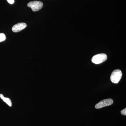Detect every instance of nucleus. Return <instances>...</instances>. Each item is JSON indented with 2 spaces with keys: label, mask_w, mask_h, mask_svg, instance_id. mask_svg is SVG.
<instances>
[{
  "label": "nucleus",
  "mask_w": 126,
  "mask_h": 126,
  "mask_svg": "<svg viewBox=\"0 0 126 126\" xmlns=\"http://www.w3.org/2000/svg\"><path fill=\"white\" fill-rule=\"evenodd\" d=\"M122 76L121 70L116 69L113 71L110 77V79L113 83L117 84L119 82Z\"/></svg>",
  "instance_id": "nucleus-1"
},
{
  "label": "nucleus",
  "mask_w": 126,
  "mask_h": 126,
  "mask_svg": "<svg viewBox=\"0 0 126 126\" xmlns=\"http://www.w3.org/2000/svg\"><path fill=\"white\" fill-rule=\"evenodd\" d=\"M107 59V55L104 53L99 54L93 56L92 61L96 64H99L106 61Z\"/></svg>",
  "instance_id": "nucleus-2"
},
{
  "label": "nucleus",
  "mask_w": 126,
  "mask_h": 126,
  "mask_svg": "<svg viewBox=\"0 0 126 126\" xmlns=\"http://www.w3.org/2000/svg\"><path fill=\"white\" fill-rule=\"evenodd\" d=\"M43 2L40 1H31L27 4V6L30 7L33 12H36L40 10L43 7Z\"/></svg>",
  "instance_id": "nucleus-3"
},
{
  "label": "nucleus",
  "mask_w": 126,
  "mask_h": 126,
  "mask_svg": "<svg viewBox=\"0 0 126 126\" xmlns=\"http://www.w3.org/2000/svg\"><path fill=\"white\" fill-rule=\"evenodd\" d=\"M113 103V101L111 98H109L102 100L98 103H97L95 106V108L97 109H101L112 105Z\"/></svg>",
  "instance_id": "nucleus-4"
},
{
  "label": "nucleus",
  "mask_w": 126,
  "mask_h": 126,
  "mask_svg": "<svg viewBox=\"0 0 126 126\" xmlns=\"http://www.w3.org/2000/svg\"><path fill=\"white\" fill-rule=\"evenodd\" d=\"M27 27V25L24 23H19L15 25L12 27V31L14 32H18L24 30Z\"/></svg>",
  "instance_id": "nucleus-5"
},
{
  "label": "nucleus",
  "mask_w": 126,
  "mask_h": 126,
  "mask_svg": "<svg viewBox=\"0 0 126 126\" xmlns=\"http://www.w3.org/2000/svg\"><path fill=\"white\" fill-rule=\"evenodd\" d=\"M0 97L7 104V105H9V106L11 107L12 106L11 100L10 98H8L5 97L4 96L1 94H0Z\"/></svg>",
  "instance_id": "nucleus-6"
},
{
  "label": "nucleus",
  "mask_w": 126,
  "mask_h": 126,
  "mask_svg": "<svg viewBox=\"0 0 126 126\" xmlns=\"http://www.w3.org/2000/svg\"><path fill=\"white\" fill-rule=\"evenodd\" d=\"M6 39V37L5 34L0 33V42L4 41Z\"/></svg>",
  "instance_id": "nucleus-7"
},
{
  "label": "nucleus",
  "mask_w": 126,
  "mask_h": 126,
  "mask_svg": "<svg viewBox=\"0 0 126 126\" xmlns=\"http://www.w3.org/2000/svg\"><path fill=\"white\" fill-rule=\"evenodd\" d=\"M121 113L122 114V115H125V116H126V108H125L124 109H123V110H122L121 111Z\"/></svg>",
  "instance_id": "nucleus-8"
},
{
  "label": "nucleus",
  "mask_w": 126,
  "mask_h": 126,
  "mask_svg": "<svg viewBox=\"0 0 126 126\" xmlns=\"http://www.w3.org/2000/svg\"><path fill=\"white\" fill-rule=\"evenodd\" d=\"M6 0L7 1L8 3L11 4H12L15 2V0Z\"/></svg>",
  "instance_id": "nucleus-9"
}]
</instances>
